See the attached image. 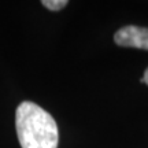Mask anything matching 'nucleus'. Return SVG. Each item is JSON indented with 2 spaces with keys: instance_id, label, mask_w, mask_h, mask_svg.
Returning <instances> with one entry per match:
<instances>
[{
  "instance_id": "nucleus-1",
  "label": "nucleus",
  "mask_w": 148,
  "mask_h": 148,
  "mask_svg": "<svg viewBox=\"0 0 148 148\" xmlns=\"http://www.w3.org/2000/svg\"><path fill=\"white\" fill-rule=\"evenodd\" d=\"M15 126L22 148H58V125L53 116L36 103L23 101L18 106Z\"/></svg>"
},
{
  "instance_id": "nucleus-2",
  "label": "nucleus",
  "mask_w": 148,
  "mask_h": 148,
  "mask_svg": "<svg viewBox=\"0 0 148 148\" xmlns=\"http://www.w3.org/2000/svg\"><path fill=\"white\" fill-rule=\"evenodd\" d=\"M114 41L121 47L148 51V27H138L133 25L123 26L115 32Z\"/></svg>"
},
{
  "instance_id": "nucleus-3",
  "label": "nucleus",
  "mask_w": 148,
  "mask_h": 148,
  "mask_svg": "<svg viewBox=\"0 0 148 148\" xmlns=\"http://www.w3.org/2000/svg\"><path fill=\"white\" fill-rule=\"evenodd\" d=\"M41 4L51 11H59L69 4L67 0H42Z\"/></svg>"
},
{
  "instance_id": "nucleus-4",
  "label": "nucleus",
  "mask_w": 148,
  "mask_h": 148,
  "mask_svg": "<svg viewBox=\"0 0 148 148\" xmlns=\"http://www.w3.org/2000/svg\"><path fill=\"white\" fill-rule=\"evenodd\" d=\"M143 82H144V84H147V85H148V67H147V69H145V71H144Z\"/></svg>"
}]
</instances>
